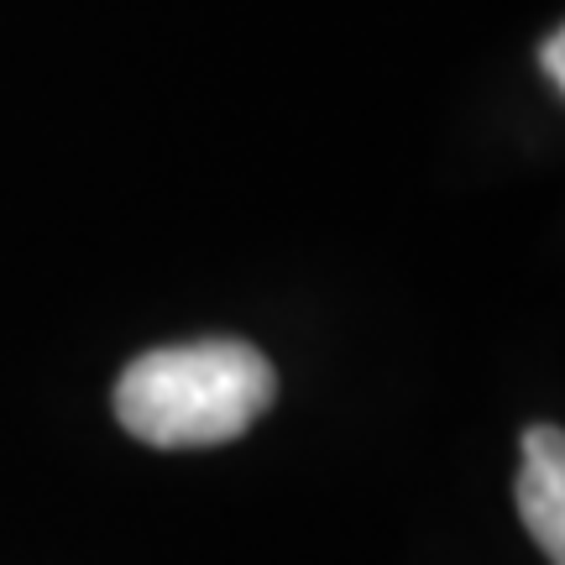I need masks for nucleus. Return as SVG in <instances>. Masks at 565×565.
<instances>
[{
	"mask_svg": "<svg viewBox=\"0 0 565 565\" xmlns=\"http://www.w3.org/2000/svg\"><path fill=\"white\" fill-rule=\"evenodd\" d=\"M278 398V372L246 341H189L147 351L116 383V419L158 450H200L246 435Z\"/></svg>",
	"mask_w": 565,
	"mask_h": 565,
	"instance_id": "f257e3e1",
	"label": "nucleus"
},
{
	"mask_svg": "<svg viewBox=\"0 0 565 565\" xmlns=\"http://www.w3.org/2000/svg\"><path fill=\"white\" fill-rule=\"evenodd\" d=\"M519 519L550 565H565V435L561 424H529L519 461Z\"/></svg>",
	"mask_w": 565,
	"mask_h": 565,
	"instance_id": "f03ea898",
	"label": "nucleus"
},
{
	"mask_svg": "<svg viewBox=\"0 0 565 565\" xmlns=\"http://www.w3.org/2000/svg\"><path fill=\"white\" fill-rule=\"evenodd\" d=\"M540 68H545L550 89H555V95H565V32H561V26L540 42Z\"/></svg>",
	"mask_w": 565,
	"mask_h": 565,
	"instance_id": "7ed1b4c3",
	"label": "nucleus"
}]
</instances>
